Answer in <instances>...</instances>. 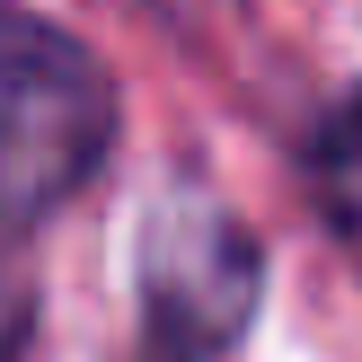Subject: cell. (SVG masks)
Listing matches in <instances>:
<instances>
[{
    "label": "cell",
    "instance_id": "obj_1",
    "mask_svg": "<svg viewBox=\"0 0 362 362\" xmlns=\"http://www.w3.org/2000/svg\"><path fill=\"white\" fill-rule=\"evenodd\" d=\"M115 151V71L53 18H0V230H35Z\"/></svg>",
    "mask_w": 362,
    "mask_h": 362
},
{
    "label": "cell",
    "instance_id": "obj_2",
    "mask_svg": "<svg viewBox=\"0 0 362 362\" xmlns=\"http://www.w3.org/2000/svg\"><path fill=\"white\" fill-rule=\"evenodd\" d=\"M265 292V247L204 177L159 186L141 212V354L151 362H221L247 336Z\"/></svg>",
    "mask_w": 362,
    "mask_h": 362
},
{
    "label": "cell",
    "instance_id": "obj_3",
    "mask_svg": "<svg viewBox=\"0 0 362 362\" xmlns=\"http://www.w3.org/2000/svg\"><path fill=\"white\" fill-rule=\"evenodd\" d=\"M300 168H310L318 204L336 212V230H362V88L327 106V115L310 124V141H300Z\"/></svg>",
    "mask_w": 362,
    "mask_h": 362
},
{
    "label": "cell",
    "instance_id": "obj_4",
    "mask_svg": "<svg viewBox=\"0 0 362 362\" xmlns=\"http://www.w3.org/2000/svg\"><path fill=\"white\" fill-rule=\"evenodd\" d=\"M27 327H35V283H27V265H18V239L0 230V362L27 354Z\"/></svg>",
    "mask_w": 362,
    "mask_h": 362
}]
</instances>
